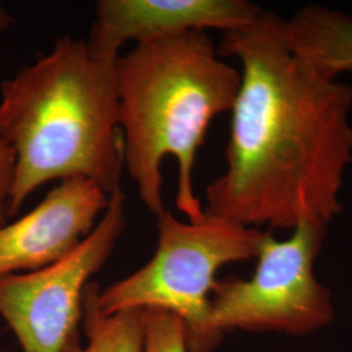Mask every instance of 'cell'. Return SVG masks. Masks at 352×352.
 Masks as SVG:
<instances>
[{
    "mask_svg": "<svg viewBox=\"0 0 352 352\" xmlns=\"http://www.w3.org/2000/svg\"><path fill=\"white\" fill-rule=\"evenodd\" d=\"M0 132L16 170L8 218L46 183L87 179L109 196L124 168L116 62L96 58L85 39L52 49L0 84Z\"/></svg>",
    "mask_w": 352,
    "mask_h": 352,
    "instance_id": "2",
    "label": "cell"
},
{
    "mask_svg": "<svg viewBox=\"0 0 352 352\" xmlns=\"http://www.w3.org/2000/svg\"><path fill=\"white\" fill-rule=\"evenodd\" d=\"M109 200L87 179L59 182L34 209L0 226V277L34 272L63 258L94 230Z\"/></svg>",
    "mask_w": 352,
    "mask_h": 352,
    "instance_id": "7",
    "label": "cell"
},
{
    "mask_svg": "<svg viewBox=\"0 0 352 352\" xmlns=\"http://www.w3.org/2000/svg\"><path fill=\"white\" fill-rule=\"evenodd\" d=\"M329 225L304 222L289 239L265 232L248 279H217L209 327L223 340L227 331L308 336L330 325L336 309L331 291L315 274V261Z\"/></svg>",
    "mask_w": 352,
    "mask_h": 352,
    "instance_id": "5",
    "label": "cell"
},
{
    "mask_svg": "<svg viewBox=\"0 0 352 352\" xmlns=\"http://www.w3.org/2000/svg\"><path fill=\"white\" fill-rule=\"evenodd\" d=\"M13 24L12 17L8 14V12L0 6V33L11 28Z\"/></svg>",
    "mask_w": 352,
    "mask_h": 352,
    "instance_id": "13",
    "label": "cell"
},
{
    "mask_svg": "<svg viewBox=\"0 0 352 352\" xmlns=\"http://www.w3.org/2000/svg\"><path fill=\"white\" fill-rule=\"evenodd\" d=\"M142 352H188L183 321L164 309H144Z\"/></svg>",
    "mask_w": 352,
    "mask_h": 352,
    "instance_id": "11",
    "label": "cell"
},
{
    "mask_svg": "<svg viewBox=\"0 0 352 352\" xmlns=\"http://www.w3.org/2000/svg\"><path fill=\"white\" fill-rule=\"evenodd\" d=\"M217 51L239 60L241 81L226 168L206 187L204 212L253 228L329 225L352 164L351 85L295 50L277 13L223 33Z\"/></svg>",
    "mask_w": 352,
    "mask_h": 352,
    "instance_id": "1",
    "label": "cell"
},
{
    "mask_svg": "<svg viewBox=\"0 0 352 352\" xmlns=\"http://www.w3.org/2000/svg\"><path fill=\"white\" fill-rule=\"evenodd\" d=\"M16 157L0 132V226L8 223V202L12 192Z\"/></svg>",
    "mask_w": 352,
    "mask_h": 352,
    "instance_id": "12",
    "label": "cell"
},
{
    "mask_svg": "<svg viewBox=\"0 0 352 352\" xmlns=\"http://www.w3.org/2000/svg\"><path fill=\"white\" fill-rule=\"evenodd\" d=\"M241 75L205 30L142 42L116 60L124 167L140 200L164 213V158L177 164L176 208L189 222L205 212L193 188L199 149L215 116L232 110Z\"/></svg>",
    "mask_w": 352,
    "mask_h": 352,
    "instance_id": "3",
    "label": "cell"
},
{
    "mask_svg": "<svg viewBox=\"0 0 352 352\" xmlns=\"http://www.w3.org/2000/svg\"><path fill=\"white\" fill-rule=\"evenodd\" d=\"M263 11L247 0H101L85 42L96 58L116 62L128 42L138 45L189 30L234 32Z\"/></svg>",
    "mask_w": 352,
    "mask_h": 352,
    "instance_id": "8",
    "label": "cell"
},
{
    "mask_svg": "<svg viewBox=\"0 0 352 352\" xmlns=\"http://www.w3.org/2000/svg\"><path fill=\"white\" fill-rule=\"evenodd\" d=\"M100 289L97 283L90 282L84 292L82 325L87 343H81L77 333L62 352H142L144 309L103 315L97 302Z\"/></svg>",
    "mask_w": 352,
    "mask_h": 352,
    "instance_id": "10",
    "label": "cell"
},
{
    "mask_svg": "<svg viewBox=\"0 0 352 352\" xmlns=\"http://www.w3.org/2000/svg\"><path fill=\"white\" fill-rule=\"evenodd\" d=\"M158 244L149 263L98 292L103 315L158 308L186 327L188 352H212L222 342L209 327L217 273L231 263L256 258L265 231L205 214L184 222L164 210L157 217Z\"/></svg>",
    "mask_w": 352,
    "mask_h": 352,
    "instance_id": "4",
    "label": "cell"
},
{
    "mask_svg": "<svg viewBox=\"0 0 352 352\" xmlns=\"http://www.w3.org/2000/svg\"><path fill=\"white\" fill-rule=\"evenodd\" d=\"M291 46L330 77L352 71V19L322 6H307L286 21Z\"/></svg>",
    "mask_w": 352,
    "mask_h": 352,
    "instance_id": "9",
    "label": "cell"
},
{
    "mask_svg": "<svg viewBox=\"0 0 352 352\" xmlns=\"http://www.w3.org/2000/svg\"><path fill=\"white\" fill-rule=\"evenodd\" d=\"M126 193L110 195L94 230L59 261L29 273L0 277V316L23 352H62L78 333L84 292L123 234Z\"/></svg>",
    "mask_w": 352,
    "mask_h": 352,
    "instance_id": "6",
    "label": "cell"
}]
</instances>
